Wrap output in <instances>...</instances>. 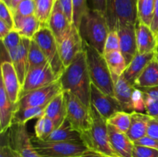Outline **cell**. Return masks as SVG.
I'll return each instance as SVG.
<instances>
[{
  "label": "cell",
  "mask_w": 158,
  "mask_h": 157,
  "mask_svg": "<svg viewBox=\"0 0 158 157\" xmlns=\"http://www.w3.org/2000/svg\"><path fill=\"white\" fill-rule=\"evenodd\" d=\"M63 92L77 95L86 106L90 107L91 82L84 50L75 57L59 78Z\"/></svg>",
  "instance_id": "cell-1"
},
{
  "label": "cell",
  "mask_w": 158,
  "mask_h": 157,
  "mask_svg": "<svg viewBox=\"0 0 158 157\" xmlns=\"http://www.w3.org/2000/svg\"><path fill=\"white\" fill-rule=\"evenodd\" d=\"M92 121L89 129L81 133L82 139L90 151L101 155L119 157L112 148L108 132L107 120L90 106Z\"/></svg>",
  "instance_id": "cell-2"
},
{
  "label": "cell",
  "mask_w": 158,
  "mask_h": 157,
  "mask_svg": "<svg viewBox=\"0 0 158 157\" xmlns=\"http://www.w3.org/2000/svg\"><path fill=\"white\" fill-rule=\"evenodd\" d=\"M83 50L92 83L104 93L114 96V82L103 54L85 41Z\"/></svg>",
  "instance_id": "cell-3"
},
{
  "label": "cell",
  "mask_w": 158,
  "mask_h": 157,
  "mask_svg": "<svg viewBox=\"0 0 158 157\" xmlns=\"http://www.w3.org/2000/svg\"><path fill=\"white\" fill-rule=\"evenodd\" d=\"M79 30L83 41L103 54L105 42L110 32L105 14L89 9L82 19Z\"/></svg>",
  "instance_id": "cell-4"
},
{
  "label": "cell",
  "mask_w": 158,
  "mask_h": 157,
  "mask_svg": "<svg viewBox=\"0 0 158 157\" xmlns=\"http://www.w3.org/2000/svg\"><path fill=\"white\" fill-rule=\"evenodd\" d=\"M32 146L40 157H72L89 150L83 142L45 141L31 136Z\"/></svg>",
  "instance_id": "cell-5"
},
{
  "label": "cell",
  "mask_w": 158,
  "mask_h": 157,
  "mask_svg": "<svg viewBox=\"0 0 158 157\" xmlns=\"http://www.w3.org/2000/svg\"><path fill=\"white\" fill-rule=\"evenodd\" d=\"M105 16L110 31L117 30L120 25L136 24L138 21L137 0H106Z\"/></svg>",
  "instance_id": "cell-6"
},
{
  "label": "cell",
  "mask_w": 158,
  "mask_h": 157,
  "mask_svg": "<svg viewBox=\"0 0 158 157\" xmlns=\"http://www.w3.org/2000/svg\"><path fill=\"white\" fill-rule=\"evenodd\" d=\"M33 39L46 55L54 73L60 78L65 70V66L59 53L58 43L48 26H42L34 35Z\"/></svg>",
  "instance_id": "cell-7"
},
{
  "label": "cell",
  "mask_w": 158,
  "mask_h": 157,
  "mask_svg": "<svg viewBox=\"0 0 158 157\" xmlns=\"http://www.w3.org/2000/svg\"><path fill=\"white\" fill-rule=\"evenodd\" d=\"M64 92L66 106V119L76 130L80 133L89 129L92 121L90 107L84 104L77 95L69 92Z\"/></svg>",
  "instance_id": "cell-8"
},
{
  "label": "cell",
  "mask_w": 158,
  "mask_h": 157,
  "mask_svg": "<svg viewBox=\"0 0 158 157\" xmlns=\"http://www.w3.org/2000/svg\"><path fill=\"white\" fill-rule=\"evenodd\" d=\"M7 143L21 157H40L32 146L26 123H12L6 132Z\"/></svg>",
  "instance_id": "cell-9"
},
{
  "label": "cell",
  "mask_w": 158,
  "mask_h": 157,
  "mask_svg": "<svg viewBox=\"0 0 158 157\" xmlns=\"http://www.w3.org/2000/svg\"><path fill=\"white\" fill-rule=\"evenodd\" d=\"M62 92L63 91L58 80L49 86L34 89L22 95L17 103V109L46 106L54 97Z\"/></svg>",
  "instance_id": "cell-10"
},
{
  "label": "cell",
  "mask_w": 158,
  "mask_h": 157,
  "mask_svg": "<svg viewBox=\"0 0 158 157\" xmlns=\"http://www.w3.org/2000/svg\"><path fill=\"white\" fill-rule=\"evenodd\" d=\"M58 80V77L54 73L49 62L44 66L34 68L26 73L20 96L34 89L49 86Z\"/></svg>",
  "instance_id": "cell-11"
},
{
  "label": "cell",
  "mask_w": 158,
  "mask_h": 157,
  "mask_svg": "<svg viewBox=\"0 0 158 157\" xmlns=\"http://www.w3.org/2000/svg\"><path fill=\"white\" fill-rule=\"evenodd\" d=\"M59 53L65 68L67 67L80 52L83 50V39L80 30L74 24L66 38L58 44Z\"/></svg>",
  "instance_id": "cell-12"
},
{
  "label": "cell",
  "mask_w": 158,
  "mask_h": 157,
  "mask_svg": "<svg viewBox=\"0 0 158 157\" xmlns=\"http://www.w3.org/2000/svg\"><path fill=\"white\" fill-rule=\"evenodd\" d=\"M90 106H94L106 120L116 112L123 111L115 97L104 93L93 83L90 90Z\"/></svg>",
  "instance_id": "cell-13"
},
{
  "label": "cell",
  "mask_w": 158,
  "mask_h": 157,
  "mask_svg": "<svg viewBox=\"0 0 158 157\" xmlns=\"http://www.w3.org/2000/svg\"><path fill=\"white\" fill-rule=\"evenodd\" d=\"M117 31L120 39V51L128 66L138 53L136 38V24L127 23L120 25Z\"/></svg>",
  "instance_id": "cell-14"
},
{
  "label": "cell",
  "mask_w": 158,
  "mask_h": 157,
  "mask_svg": "<svg viewBox=\"0 0 158 157\" xmlns=\"http://www.w3.org/2000/svg\"><path fill=\"white\" fill-rule=\"evenodd\" d=\"M2 84L4 86L9 98L14 104L19 100L22 85L19 79L15 67L10 61H3L1 65Z\"/></svg>",
  "instance_id": "cell-15"
},
{
  "label": "cell",
  "mask_w": 158,
  "mask_h": 157,
  "mask_svg": "<svg viewBox=\"0 0 158 157\" xmlns=\"http://www.w3.org/2000/svg\"><path fill=\"white\" fill-rule=\"evenodd\" d=\"M73 23L69 21L58 1L56 0L47 26L53 34L57 43L60 44L69 33Z\"/></svg>",
  "instance_id": "cell-16"
},
{
  "label": "cell",
  "mask_w": 158,
  "mask_h": 157,
  "mask_svg": "<svg viewBox=\"0 0 158 157\" xmlns=\"http://www.w3.org/2000/svg\"><path fill=\"white\" fill-rule=\"evenodd\" d=\"M31 40H32L31 38L23 37L19 46L8 52L9 60L15 67L22 86L24 83L26 73H27L28 55H29Z\"/></svg>",
  "instance_id": "cell-17"
},
{
  "label": "cell",
  "mask_w": 158,
  "mask_h": 157,
  "mask_svg": "<svg viewBox=\"0 0 158 157\" xmlns=\"http://www.w3.org/2000/svg\"><path fill=\"white\" fill-rule=\"evenodd\" d=\"M136 38L138 54L154 52L158 45L157 36L151 26L140 21L136 23Z\"/></svg>",
  "instance_id": "cell-18"
},
{
  "label": "cell",
  "mask_w": 158,
  "mask_h": 157,
  "mask_svg": "<svg viewBox=\"0 0 158 157\" xmlns=\"http://www.w3.org/2000/svg\"><path fill=\"white\" fill-rule=\"evenodd\" d=\"M110 142L119 157H133L134 143L126 133L108 124Z\"/></svg>",
  "instance_id": "cell-19"
},
{
  "label": "cell",
  "mask_w": 158,
  "mask_h": 157,
  "mask_svg": "<svg viewBox=\"0 0 158 157\" xmlns=\"http://www.w3.org/2000/svg\"><path fill=\"white\" fill-rule=\"evenodd\" d=\"M135 86L128 83L123 75L114 83V97L121 106L123 111L129 113L134 112L133 107V94Z\"/></svg>",
  "instance_id": "cell-20"
},
{
  "label": "cell",
  "mask_w": 158,
  "mask_h": 157,
  "mask_svg": "<svg viewBox=\"0 0 158 157\" xmlns=\"http://www.w3.org/2000/svg\"><path fill=\"white\" fill-rule=\"evenodd\" d=\"M17 110V104H14L9 98L3 85L0 86V130L5 133L12 124L14 114Z\"/></svg>",
  "instance_id": "cell-21"
},
{
  "label": "cell",
  "mask_w": 158,
  "mask_h": 157,
  "mask_svg": "<svg viewBox=\"0 0 158 157\" xmlns=\"http://www.w3.org/2000/svg\"><path fill=\"white\" fill-rule=\"evenodd\" d=\"M154 58V52L145 54L137 53L125 69L123 76L128 83L134 86L139 75Z\"/></svg>",
  "instance_id": "cell-22"
},
{
  "label": "cell",
  "mask_w": 158,
  "mask_h": 157,
  "mask_svg": "<svg viewBox=\"0 0 158 157\" xmlns=\"http://www.w3.org/2000/svg\"><path fill=\"white\" fill-rule=\"evenodd\" d=\"M44 115L52 120L55 125V129L61 126L66 119V106L64 92H60L48 103L45 109Z\"/></svg>",
  "instance_id": "cell-23"
},
{
  "label": "cell",
  "mask_w": 158,
  "mask_h": 157,
  "mask_svg": "<svg viewBox=\"0 0 158 157\" xmlns=\"http://www.w3.org/2000/svg\"><path fill=\"white\" fill-rule=\"evenodd\" d=\"M14 17V28L22 37L31 38H33L39 29L42 27V25L35 15L29 16H18Z\"/></svg>",
  "instance_id": "cell-24"
},
{
  "label": "cell",
  "mask_w": 158,
  "mask_h": 157,
  "mask_svg": "<svg viewBox=\"0 0 158 157\" xmlns=\"http://www.w3.org/2000/svg\"><path fill=\"white\" fill-rule=\"evenodd\" d=\"M45 141L83 142L81 133L73 127L67 119L64 120L61 126L54 129Z\"/></svg>",
  "instance_id": "cell-25"
},
{
  "label": "cell",
  "mask_w": 158,
  "mask_h": 157,
  "mask_svg": "<svg viewBox=\"0 0 158 157\" xmlns=\"http://www.w3.org/2000/svg\"><path fill=\"white\" fill-rule=\"evenodd\" d=\"M150 119L151 117L148 114L137 112L131 113V126L126 134L134 143L147 135Z\"/></svg>",
  "instance_id": "cell-26"
},
{
  "label": "cell",
  "mask_w": 158,
  "mask_h": 157,
  "mask_svg": "<svg viewBox=\"0 0 158 157\" xmlns=\"http://www.w3.org/2000/svg\"><path fill=\"white\" fill-rule=\"evenodd\" d=\"M103 55L110 71L113 80L115 83L117 78L123 75L127 67L125 58L120 50L107 52L103 54Z\"/></svg>",
  "instance_id": "cell-27"
},
{
  "label": "cell",
  "mask_w": 158,
  "mask_h": 157,
  "mask_svg": "<svg viewBox=\"0 0 158 157\" xmlns=\"http://www.w3.org/2000/svg\"><path fill=\"white\" fill-rule=\"evenodd\" d=\"M134 86L138 88L158 86V62L154 58L139 75Z\"/></svg>",
  "instance_id": "cell-28"
},
{
  "label": "cell",
  "mask_w": 158,
  "mask_h": 157,
  "mask_svg": "<svg viewBox=\"0 0 158 157\" xmlns=\"http://www.w3.org/2000/svg\"><path fill=\"white\" fill-rule=\"evenodd\" d=\"M46 106L17 109L14 114L12 123H26L32 119H39L44 115Z\"/></svg>",
  "instance_id": "cell-29"
},
{
  "label": "cell",
  "mask_w": 158,
  "mask_h": 157,
  "mask_svg": "<svg viewBox=\"0 0 158 157\" xmlns=\"http://www.w3.org/2000/svg\"><path fill=\"white\" fill-rule=\"evenodd\" d=\"M47 58L43 53L42 49L39 45L34 41L31 40L30 46L29 49V55H28V63H27V72L32 70V69L40 66H44L48 63Z\"/></svg>",
  "instance_id": "cell-30"
},
{
  "label": "cell",
  "mask_w": 158,
  "mask_h": 157,
  "mask_svg": "<svg viewBox=\"0 0 158 157\" xmlns=\"http://www.w3.org/2000/svg\"><path fill=\"white\" fill-rule=\"evenodd\" d=\"M56 0H35V15L42 26H47Z\"/></svg>",
  "instance_id": "cell-31"
},
{
  "label": "cell",
  "mask_w": 158,
  "mask_h": 157,
  "mask_svg": "<svg viewBox=\"0 0 158 157\" xmlns=\"http://www.w3.org/2000/svg\"><path fill=\"white\" fill-rule=\"evenodd\" d=\"M155 4L156 0H137L138 21L151 26Z\"/></svg>",
  "instance_id": "cell-32"
},
{
  "label": "cell",
  "mask_w": 158,
  "mask_h": 157,
  "mask_svg": "<svg viewBox=\"0 0 158 157\" xmlns=\"http://www.w3.org/2000/svg\"><path fill=\"white\" fill-rule=\"evenodd\" d=\"M55 129V125L52 120L43 115L39 119L35 124V136L39 139L45 140Z\"/></svg>",
  "instance_id": "cell-33"
},
{
  "label": "cell",
  "mask_w": 158,
  "mask_h": 157,
  "mask_svg": "<svg viewBox=\"0 0 158 157\" xmlns=\"http://www.w3.org/2000/svg\"><path fill=\"white\" fill-rule=\"evenodd\" d=\"M131 123V113L120 111L110 117L107 119L108 124L114 126L118 130L127 133Z\"/></svg>",
  "instance_id": "cell-34"
},
{
  "label": "cell",
  "mask_w": 158,
  "mask_h": 157,
  "mask_svg": "<svg viewBox=\"0 0 158 157\" xmlns=\"http://www.w3.org/2000/svg\"><path fill=\"white\" fill-rule=\"evenodd\" d=\"M89 11L86 0H73V24L79 29L82 19Z\"/></svg>",
  "instance_id": "cell-35"
},
{
  "label": "cell",
  "mask_w": 158,
  "mask_h": 157,
  "mask_svg": "<svg viewBox=\"0 0 158 157\" xmlns=\"http://www.w3.org/2000/svg\"><path fill=\"white\" fill-rule=\"evenodd\" d=\"M22 38H23L22 35L16 30L12 29L10 32L1 40L3 47L9 52L19 46L22 42Z\"/></svg>",
  "instance_id": "cell-36"
},
{
  "label": "cell",
  "mask_w": 158,
  "mask_h": 157,
  "mask_svg": "<svg viewBox=\"0 0 158 157\" xmlns=\"http://www.w3.org/2000/svg\"><path fill=\"white\" fill-rule=\"evenodd\" d=\"M35 0H23L12 11L13 15L29 16L35 15Z\"/></svg>",
  "instance_id": "cell-37"
},
{
  "label": "cell",
  "mask_w": 158,
  "mask_h": 157,
  "mask_svg": "<svg viewBox=\"0 0 158 157\" xmlns=\"http://www.w3.org/2000/svg\"><path fill=\"white\" fill-rule=\"evenodd\" d=\"M120 50V39L117 30L110 31L104 46L103 54Z\"/></svg>",
  "instance_id": "cell-38"
},
{
  "label": "cell",
  "mask_w": 158,
  "mask_h": 157,
  "mask_svg": "<svg viewBox=\"0 0 158 157\" xmlns=\"http://www.w3.org/2000/svg\"><path fill=\"white\" fill-rule=\"evenodd\" d=\"M133 107H134V112L146 114L144 95L137 87H135L134 94H133Z\"/></svg>",
  "instance_id": "cell-39"
},
{
  "label": "cell",
  "mask_w": 158,
  "mask_h": 157,
  "mask_svg": "<svg viewBox=\"0 0 158 157\" xmlns=\"http://www.w3.org/2000/svg\"><path fill=\"white\" fill-rule=\"evenodd\" d=\"M0 20L4 22L7 26H9L12 29H13V14H12V12L9 9V6L2 1H0Z\"/></svg>",
  "instance_id": "cell-40"
},
{
  "label": "cell",
  "mask_w": 158,
  "mask_h": 157,
  "mask_svg": "<svg viewBox=\"0 0 158 157\" xmlns=\"http://www.w3.org/2000/svg\"><path fill=\"white\" fill-rule=\"evenodd\" d=\"M144 95L145 106H146V114L151 118L158 119V101L149 95Z\"/></svg>",
  "instance_id": "cell-41"
},
{
  "label": "cell",
  "mask_w": 158,
  "mask_h": 157,
  "mask_svg": "<svg viewBox=\"0 0 158 157\" xmlns=\"http://www.w3.org/2000/svg\"><path fill=\"white\" fill-rule=\"evenodd\" d=\"M133 157H158V149L134 145Z\"/></svg>",
  "instance_id": "cell-42"
},
{
  "label": "cell",
  "mask_w": 158,
  "mask_h": 157,
  "mask_svg": "<svg viewBox=\"0 0 158 157\" xmlns=\"http://www.w3.org/2000/svg\"><path fill=\"white\" fill-rule=\"evenodd\" d=\"M57 1L69 21L73 23V0H57Z\"/></svg>",
  "instance_id": "cell-43"
},
{
  "label": "cell",
  "mask_w": 158,
  "mask_h": 157,
  "mask_svg": "<svg viewBox=\"0 0 158 157\" xmlns=\"http://www.w3.org/2000/svg\"><path fill=\"white\" fill-rule=\"evenodd\" d=\"M134 145H138V146H146V147L153 148V149H158V140L154 139L148 135L142 137L140 139L134 142Z\"/></svg>",
  "instance_id": "cell-44"
},
{
  "label": "cell",
  "mask_w": 158,
  "mask_h": 157,
  "mask_svg": "<svg viewBox=\"0 0 158 157\" xmlns=\"http://www.w3.org/2000/svg\"><path fill=\"white\" fill-rule=\"evenodd\" d=\"M147 135L158 140V119L151 118L148 123Z\"/></svg>",
  "instance_id": "cell-45"
},
{
  "label": "cell",
  "mask_w": 158,
  "mask_h": 157,
  "mask_svg": "<svg viewBox=\"0 0 158 157\" xmlns=\"http://www.w3.org/2000/svg\"><path fill=\"white\" fill-rule=\"evenodd\" d=\"M0 157H21V155L9 145L5 144L2 145L0 149Z\"/></svg>",
  "instance_id": "cell-46"
},
{
  "label": "cell",
  "mask_w": 158,
  "mask_h": 157,
  "mask_svg": "<svg viewBox=\"0 0 158 157\" xmlns=\"http://www.w3.org/2000/svg\"><path fill=\"white\" fill-rule=\"evenodd\" d=\"M137 89H140L143 93L152 97L154 99H157L158 101V86H154V87H148V88H141L137 87Z\"/></svg>",
  "instance_id": "cell-47"
},
{
  "label": "cell",
  "mask_w": 158,
  "mask_h": 157,
  "mask_svg": "<svg viewBox=\"0 0 158 157\" xmlns=\"http://www.w3.org/2000/svg\"><path fill=\"white\" fill-rule=\"evenodd\" d=\"M151 28L155 35L158 36V0H156L154 16H153L152 22L151 24Z\"/></svg>",
  "instance_id": "cell-48"
},
{
  "label": "cell",
  "mask_w": 158,
  "mask_h": 157,
  "mask_svg": "<svg viewBox=\"0 0 158 157\" xmlns=\"http://www.w3.org/2000/svg\"><path fill=\"white\" fill-rule=\"evenodd\" d=\"M93 9L105 14L106 0H92Z\"/></svg>",
  "instance_id": "cell-49"
},
{
  "label": "cell",
  "mask_w": 158,
  "mask_h": 157,
  "mask_svg": "<svg viewBox=\"0 0 158 157\" xmlns=\"http://www.w3.org/2000/svg\"><path fill=\"white\" fill-rule=\"evenodd\" d=\"M11 30L12 29L9 26H7L4 22L0 20V38L1 39L4 38L10 32Z\"/></svg>",
  "instance_id": "cell-50"
},
{
  "label": "cell",
  "mask_w": 158,
  "mask_h": 157,
  "mask_svg": "<svg viewBox=\"0 0 158 157\" xmlns=\"http://www.w3.org/2000/svg\"><path fill=\"white\" fill-rule=\"evenodd\" d=\"M72 157H101V155L97 153V152H93V151L89 150L88 152H85V153L82 154V155H76V156H72Z\"/></svg>",
  "instance_id": "cell-51"
},
{
  "label": "cell",
  "mask_w": 158,
  "mask_h": 157,
  "mask_svg": "<svg viewBox=\"0 0 158 157\" xmlns=\"http://www.w3.org/2000/svg\"><path fill=\"white\" fill-rule=\"evenodd\" d=\"M23 1V0H12V1H11L10 6H9V9H10L11 11L12 12V11L19 6V4L21 3Z\"/></svg>",
  "instance_id": "cell-52"
},
{
  "label": "cell",
  "mask_w": 158,
  "mask_h": 157,
  "mask_svg": "<svg viewBox=\"0 0 158 157\" xmlns=\"http://www.w3.org/2000/svg\"><path fill=\"white\" fill-rule=\"evenodd\" d=\"M154 59L158 62V45L156 48L155 51H154Z\"/></svg>",
  "instance_id": "cell-53"
},
{
  "label": "cell",
  "mask_w": 158,
  "mask_h": 157,
  "mask_svg": "<svg viewBox=\"0 0 158 157\" xmlns=\"http://www.w3.org/2000/svg\"><path fill=\"white\" fill-rule=\"evenodd\" d=\"M0 1L3 2L4 3H6V4L9 7V6H10V4H11V1H12V0H0Z\"/></svg>",
  "instance_id": "cell-54"
},
{
  "label": "cell",
  "mask_w": 158,
  "mask_h": 157,
  "mask_svg": "<svg viewBox=\"0 0 158 157\" xmlns=\"http://www.w3.org/2000/svg\"><path fill=\"white\" fill-rule=\"evenodd\" d=\"M101 157H110V156H105V155H101Z\"/></svg>",
  "instance_id": "cell-55"
},
{
  "label": "cell",
  "mask_w": 158,
  "mask_h": 157,
  "mask_svg": "<svg viewBox=\"0 0 158 157\" xmlns=\"http://www.w3.org/2000/svg\"><path fill=\"white\" fill-rule=\"evenodd\" d=\"M157 39H158V36H157Z\"/></svg>",
  "instance_id": "cell-56"
}]
</instances>
